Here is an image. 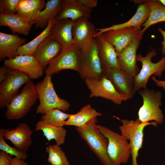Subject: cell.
Masks as SVG:
<instances>
[{
  "mask_svg": "<svg viewBox=\"0 0 165 165\" xmlns=\"http://www.w3.org/2000/svg\"><path fill=\"white\" fill-rule=\"evenodd\" d=\"M97 122L94 118L76 130L102 164L114 165L108 153V140L97 127Z\"/></svg>",
  "mask_w": 165,
  "mask_h": 165,
  "instance_id": "1",
  "label": "cell"
},
{
  "mask_svg": "<svg viewBox=\"0 0 165 165\" xmlns=\"http://www.w3.org/2000/svg\"><path fill=\"white\" fill-rule=\"evenodd\" d=\"M35 86L39 101L36 109L37 113L43 115L48 111L55 108L64 112L68 110L70 104L58 96L52 82L51 76L46 75Z\"/></svg>",
  "mask_w": 165,
  "mask_h": 165,
  "instance_id": "2",
  "label": "cell"
},
{
  "mask_svg": "<svg viewBox=\"0 0 165 165\" xmlns=\"http://www.w3.org/2000/svg\"><path fill=\"white\" fill-rule=\"evenodd\" d=\"M38 99L35 86L31 80L25 84L21 93L6 106L5 116L9 120H18L24 117Z\"/></svg>",
  "mask_w": 165,
  "mask_h": 165,
  "instance_id": "3",
  "label": "cell"
},
{
  "mask_svg": "<svg viewBox=\"0 0 165 165\" xmlns=\"http://www.w3.org/2000/svg\"><path fill=\"white\" fill-rule=\"evenodd\" d=\"M120 121L122 125L119 128L121 135L129 141L131 165H138L137 159L139 151L142 146L144 129L149 125L156 127L157 123L155 122L141 123L138 118L134 120L123 119Z\"/></svg>",
  "mask_w": 165,
  "mask_h": 165,
  "instance_id": "4",
  "label": "cell"
},
{
  "mask_svg": "<svg viewBox=\"0 0 165 165\" xmlns=\"http://www.w3.org/2000/svg\"><path fill=\"white\" fill-rule=\"evenodd\" d=\"M138 94L143 100V105L138 113V118L140 122L143 123L153 120L157 124L162 123L164 116L160 108L162 105L161 92L146 88L139 90Z\"/></svg>",
  "mask_w": 165,
  "mask_h": 165,
  "instance_id": "5",
  "label": "cell"
},
{
  "mask_svg": "<svg viewBox=\"0 0 165 165\" xmlns=\"http://www.w3.org/2000/svg\"><path fill=\"white\" fill-rule=\"evenodd\" d=\"M79 73L81 78L99 79L104 76V70L98 54L95 39L86 47L80 49Z\"/></svg>",
  "mask_w": 165,
  "mask_h": 165,
  "instance_id": "6",
  "label": "cell"
},
{
  "mask_svg": "<svg viewBox=\"0 0 165 165\" xmlns=\"http://www.w3.org/2000/svg\"><path fill=\"white\" fill-rule=\"evenodd\" d=\"M97 126L107 138L108 153L114 165H120L127 162L131 156L130 148L128 141L121 134L105 126Z\"/></svg>",
  "mask_w": 165,
  "mask_h": 165,
  "instance_id": "7",
  "label": "cell"
},
{
  "mask_svg": "<svg viewBox=\"0 0 165 165\" xmlns=\"http://www.w3.org/2000/svg\"><path fill=\"white\" fill-rule=\"evenodd\" d=\"M156 54V50L153 49L149 51L145 57L140 54L137 55V61L141 62L142 67L138 74L133 78L134 94L141 88L144 89L146 88L148 81L151 75H154L155 76L160 77L165 69V56L156 63L152 62V58Z\"/></svg>",
  "mask_w": 165,
  "mask_h": 165,
  "instance_id": "8",
  "label": "cell"
},
{
  "mask_svg": "<svg viewBox=\"0 0 165 165\" xmlns=\"http://www.w3.org/2000/svg\"><path fill=\"white\" fill-rule=\"evenodd\" d=\"M6 79L0 84V108L6 106L18 94L20 88L31 80L28 75L8 68Z\"/></svg>",
  "mask_w": 165,
  "mask_h": 165,
  "instance_id": "9",
  "label": "cell"
},
{
  "mask_svg": "<svg viewBox=\"0 0 165 165\" xmlns=\"http://www.w3.org/2000/svg\"><path fill=\"white\" fill-rule=\"evenodd\" d=\"M80 51V48L75 44L62 51L45 70L46 75L51 76L65 69L72 70L79 73Z\"/></svg>",
  "mask_w": 165,
  "mask_h": 165,
  "instance_id": "10",
  "label": "cell"
},
{
  "mask_svg": "<svg viewBox=\"0 0 165 165\" xmlns=\"http://www.w3.org/2000/svg\"><path fill=\"white\" fill-rule=\"evenodd\" d=\"M85 82L90 92L89 95L90 98L101 97L119 105H121L123 101L130 98L118 93L111 81L104 76L97 80L86 79Z\"/></svg>",
  "mask_w": 165,
  "mask_h": 165,
  "instance_id": "11",
  "label": "cell"
},
{
  "mask_svg": "<svg viewBox=\"0 0 165 165\" xmlns=\"http://www.w3.org/2000/svg\"><path fill=\"white\" fill-rule=\"evenodd\" d=\"M144 32L141 30L139 34L118 55L119 68L133 78L140 71L137 64L136 52Z\"/></svg>",
  "mask_w": 165,
  "mask_h": 165,
  "instance_id": "12",
  "label": "cell"
},
{
  "mask_svg": "<svg viewBox=\"0 0 165 165\" xmlns=\"http://www.w3.org/2000/svg\"><path fill=\"white\" fill-rule=\"evenodd\" d=\"M4 65L27 74L31 79H38L44 73V69L34 56L18 55L13 59L5 60Z\"/></svg>",
  "mask_w": 165,
  "mask_h": 165,
  "instance_id": "13",
  "label": "cell"
},
{
  "mask_svg": "<svg viewBox=\"0 0 165 165\" xmlns=\"http://www.w3.org/2000/svg\"><path fill=\"white\" fill-rule=\"evenodd\" d=\"M98 32L89 19L82 18L75 21L72 28L74 44L80 49L84 48L93 42Z\"/></svg>",
  "mask_w": 165,
  "mask_h": 165,
  "instance_id": "14",
  "label": "cell"
},
{
  "mask_svg": "<svg viewBox=\"0 0 165 165\" xmlns=\"http://www.w3.org/2000/svg\"><path fill=\"white\" fill-rule=\"evenodd\" d=\"M141 30V28H125L108 31L102 35L113 46L118 55L139 34Z\"/></svg>",
  "mask_w": 165,
  "mask_h": 165,
  "instance_id": "15",
  "label": "cell"
},
{
  "mask_svg": "<svg viewBox=\"0 0 165 165\" xmlns=\"http://www.w3.org/2000/svg\"><path fill=\"white\" fill-rule=\"evenodd\" d=\"M74 21L68 19H57L51 26L49 35L60 44L62 51L74 45L72 28Z\"/></svg>",
  "mask_w": 165,
  "mask_h": 165,
  "instance_id": "16",
  "label": "cell"
},
{
  "mask_svg": "<svg viewBox=\"0 0 165 165\" xmlns=\"http://www.w3.org/2000/svg\"><path fill=\"white\" fill-rule=\"evenodd\" d=\"M33 131L25 123H20L15 128L4 130V138L9 140L17 149L26 152L32 143Z\"/></svg>",
  "mask_w": 165,
  "mask_h": 165,
  "instance_id": "17",
  "label": "cell"
},
{
  "mask_svg": "<svg viewBox=\"0 0 165 165\" xmlns=\"http://www.w3.org/2000/svg\"><path fill=\"white\" fill-rule=\"evenodd\" d=\"M104 76L111 81L118 93L130 98L133 97V78L123 71L118 68L106 69L104 71Z\"/></svg>",
  "mask_w": 165,
  "mask_h": 165,
  "instance_id": "18",
  "label": "cell"
},
{
  "mask_svg": "<svg viewBox=\"0 0 165 165\" xmlns=\"http://www.w3.org/2000/svg\"><path fill=\"white\" fill-rule=\"evenodd\" d=\"M62 50L59 42L49 35L38 46L33 56L45 70Z\"/></svg>",
  "mask_w": 165,
  "mask_h": 165,
  "instance_id": "19",
  "label": "cell"
},
{
  "mask_svg": "<svg viewBox=\"0 0 165 165\" xmlns=\"http://www.w3.org/2000/svg\"><path fill=\"white\" fill-rule=\"evenodd\" d=\"M95 41L103 68L105 70L119 68L118 54L112 44L102 34L97 36Z\"/></svg>",
  "mask_w": 165,
  "mask_h": 165,
  "instance_id": "20",
  "label": "cell"
},
{
  "mask_svg": "<svg viewBox=\"0 0 165 165\" xmlns=\"http://www.w3.org/2000/svg\"><path fill=\"white\" fill-rule=\"evenodd\" d=\"M27 39L20 37L17 34H8L0 32V61L5 57L13 59L18 56V50L26 44Z\"/></svg>",
  "mask_w": 165,
  "mask_h": 165,
  "instance_id": "21",
  "label": "cell"
},
{
  "mask_svg": "<svg viewBox=\"0 0 165 165\" xmlns=\"http://www.w3.org/2000/svg\"><path fill=\"white\" fill-rule=\"evenodd\" d=\"M92 12L77 0H61V10L57 19H68L75 21L82 18L89 19Z\"/></svg>",
  "mask_w": 165,
  "mask_h": 165,
  "instance_id": "22",
  "label": "cell"
},
{
  "mask_svg": "<svg viewBox=\"0 0 165 165\" xmlns=\"http://www.w3.org/2000/svg\"><path fill=\"white\" fill-rule=\"evenodd\" d=\"M149 13L150 9L146 0L145 3L139 5L134 15L126 22L114 24L107 28L96 29L98 32L96 37L106 31L111 30L128 27L141 28V26L147 20Z\"/></svg>",
  "mask_w": 165,
  "mask_h": 165,
  "instance_id": "23",
  "label": "cell"
},
{
  "mask_svg": "<svg viewBox=\"0 0 165 165\" xmlns=\"http://www.w3.org/2000/svg\"><path fill=\"white\" fill-rule=\"evenodd\" d=\"M46 4L44 0H20L16 14L32 25L36 23L39 13Z\"/></svg>",
  "mask_w": 165,
  "mask_h": 165,
  "instance_id": "24",
  "label": "cell"
},
{
  "mask_svg": "<svg viewBox=\"0 0 165 165\" xmlns=\"http://www.w3.org/2000/svg\"><path fill=\"white\" fill-rule=\"evenodd\" d=\"M0 26L8 27L13 34L18 33L27 36L32 27L26 20L16 14H0Z\"/></svg>",
  "mask_w": 165,
  "mask_h": 165,
  "instance_id": "25",
  "label": "cell"
},
{
  "mask_svg": "<svg viewBox=\"0 0 165 165\" xmlns=\"http://www.w3.org/2000/svg\"><path fill=\"white\" fill-rule=\"evenodd\" d=\"M102 115L101 113L93 108L90 104H86L76 113L71 114L65 121L64 126L81 127L91 120Z\"/></svg>",
  "mask_w": 165,
  "mask_h": 165,
  "instance_id": "26",
  "label": "cell"
},
{
  "mask_svg": "<svg viewBox=\"0 0 165 165\" xmlns=\"http://www.w3.org/2000/svg\"><path fill=\"white\" fill-rule=\"evenodd\" d=\"M61 0H49L44 9L39 13L35 24V28H45L52 20H57L61 10Z\"/></svg>",
  "mask_w": 165,
  "mask_h": 165,
  "instance_id": "27",
  "label": "cell"
},
{
  "mask_svg": "<svg viewBox=\"0 0 165 165\" xmlns=\"http://www.w3.org/2000/svg\"><path fill=\"white\" fill-rule=\"evenodd\" d=\"M35 130H41L49 142L53 140L55 141V144L59 146L63 144L65 142L67 131L63 127L53 126L40 120L36 124Z\"/></svg>",
  "mask_w": 165,
  "mask_h": 165,
  "instance_id": "28",
  "label": "cell"
},
{
  "mask_svg": "<svg viewBox=\"0 0 165 165\" xmlns=\"http://www.w3.org/2000/svg\"><path fill=\"white\" fill-rule=\"evenodd\" d=\"M147 2L150 9L149 17L142 25V30L145 32L151 26L161 22H165V7L159 0H148Z\"/></svg>",
  "mask_w": 165,
  "mask_h": 165,
  "instance_id": "29",
  "label": "cell"
},
{
  "mask_svg": "<svg viewBox=\"0 0 165 165\" xmlns=\"http://www.w3.org/2000/svg\"><path fill=\"white\" fill-rule=\"evenodd\" d=\"M56 20H51L41 34L30 42L20 47L18 50V55L33 56L38 46L49 35L50 28Z\"/></svg>",
  "mask_w": 165,
  "mask_h": 165,
  "instance_id": "30",
  "label": "cell"
},
{
  "mask_svg": "<svg viewBox=\"0 0 165 165\" xmlns=\"http://www.w3.org/2000/svg\"><path fill=\"white\" fill-rule=\"evenodd\" d=\"M45 152L48 154L47 162L51 165H70L65 153L56 144L47 146Z\"/></svg>",
  "mask_w": 165,
  "mask_h": 165,
  "instance_id": "31",
  "label": "cell"
},
{
  "mask_svg": "<svg viewBox=\"0 0 165 165\" xmlns=\"http://www.w3.org/2000/svg\"><path fill=\"white\" fill-rule=\"evenodd\" d=\"M71 115L55 108L47 112L42 116L40 120L50 125L58 127H63L64 126L65 121Z\"/></svg>",
  "mask_w": 165,
  "mask_h": 165,
  "instance_id": "32",
  "label": "cell"
},
{
  "mask_svg": "<svg viewBox=\"0 0 165 165\" xmlns=\"http://www.w3.org/2000/svg\"><path fill=\"white\" fill-rule=\"evenodd\" d=\"M4 129L0 130V150L11 156L25 160L28 157L26 152L22 151L17 149L16 148L12 147L7 144L5 140Z\"/></svg>",
  "mask_w": 165,
  "mask_h": 165,
  "instance_id": "33",
  "label": "cell"
},
{
  "mask_svg": "<svg viewBox=\"0 0 165 165\" xmlns=\"http://www.w3.org/2000/svg\"><path fill=\"white\" fill-rule=\"evenodd\" d=\"M20 0H0V14H16L18 5Z\"/></svg>",
  "mask_w": 165,
  "mask_h": 165,
  "instance_id": "34",
  "label": "cell"
},
{
  "mask_svg": "<svg viewBox=\"0 0 165 165\" xmlns=\"http://www.w3.org/2000/svg\"><path fill=\"white\" fill-rule=\"evenodd\" d=\"M12 156L3 151L0 152V165H10Z\"/></svg>",
  "mask_w": 165,
  "mask_h": 165,
  "instance_id": "35",
  "label": "cell"
},
{
  "mask_svg": "<svg viewBox=\"0 0 165 165\" xmlns=\"http://www.w3.org/2000/svg\"><path fill=\"white\" fill-rule=\"evenodd\" d=\"M77 1L83 6L91 9L97 6L98 2L97 0H77Z\"/></svg>",
  "mask_w": 165,
  "mask_h": 165,
  "instance_id": "36",
  "label": "cell"
},
{
  "mask_svg": "<svg viewBox=\"0 0 165 165\" xmlns=\"http://www.w3.org/2000/svg\"><path fill=\"white\" fill-rule=\"evenodd\" d=\"M8 72V68L4 66H2L0 68V82L1 83L6 78Z\"/></svg>",
  "mask_w": 165,
  "mask_h": 165,
  "instance_id": "37",
  "label": "cell"
},
{
  "mask_svg": "<svg viewBox=\"0 0 165 165\" xmlns=\"http://www.w3.org/2000/svg\"><path fill=\"white\" fill-rule=\"evenodd\" d=\"M10 165H28V164L24 160L14 157L11 158Z\"/></svg>",
  "mask_w": 165,
  "mask_h": 165,
  "instance_id": "38",
  "label": "cell"
},
{
  "mask_svg": "<svg viewBox=\"0 0 165 165\" xmlns=\"http://www.w3.org/2000/svg\"><path fill=\"white\" fill-rule=\"evenodd\" d=\"M158 30L162 34L163 37V41L161 43L162 45L161 51L163 54L164 55L165 57V31L163 30L161 28H158Z\"/></svg>",
  "mask_w": 165,
  "mask_h": 165,
  "instance_id": "39",
  "label": "cell"
},
{
  "mask_svg": "<svg viewBox=\"0 0 165 165\" xmlns=\"http://www.w3.org/2000/svg\"><path fill=\"white\" fill-rule=\"evenodd\" d=\"M152 79L157 86L162 87L165 90V81L157 80L156 78L155 75L152 76Z\"/></svg>",
  "mask_w": 165,
  "mask_h": 165,
  "instance_id": "40",
  "label": "cell"
},
{
  "mask_svg": "<svg viewBox=\"0 0 165 165\" xmlns=\"http://www.w3.org/2000/svg\"><path fill=\"white\" fill-rule=\"evenodd\" d=\"M161 3L165 7V0H159Z\"/></svg>",
  "mask_w": 165,
  "mask_h": 165,
  "instance_id": "41",
  "label": "cell"
}]
</instances>
